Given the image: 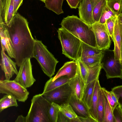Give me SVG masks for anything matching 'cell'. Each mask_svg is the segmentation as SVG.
Segmentation results:
<instances>
[{
  "label": "cell",
  "mask_w": 122,
  "mask_h": 122,
  "mask_svg": "<svg viewBox=\"0 0 122 122\" xmlns=\"http://www.w3.org/2000/svg\"><path fill=\"white\" fill-rule=\"evenodd\" d=\"M7 27L15 52V62L20 67L25 59L33 58L35 39L27 20L18 13Z\"/></svg>",
  "instance_id": "6da1fadb"
},
{
  "label": "cell",
  "mask_w": 122,
  "mask_h": 122,
  "mask_svg": "<svg viewBox=\"0 0 122 122\" xmlns=\"http://www.w3.org/2000/svg\"><path fill=\"white\" fill-rule=\"evenodd\" d=\"M61 25L82 42L97 48L95 35L92 26L77 16H68L62 20Z\"/></svg>",
  "instance_id": "7a4b0ae2"
},
{
  "label": "cell",
  "mask_w": 122,
  "mask_h": 122,
  "mask_svg": "<svg viewBox=\"0 0 122 122\" xmlns=\"http://www.w3.org/2000/svg\"><path fill=\"white\" fill-rule=\"evenodd\" d=\"M33 58L39 64L44 73L50 78L55 74L59 61L41 41L35 39Z\"/></svg>",
  "instance_id": "3957f363"
},
{
  "label": "cell",
  "mask_w": 122,
  "mask_h": 122,
  "mask_svg": "<svg viewBox=\"0 0 122 122\" xmlns=\"http://www.w3.org/2000/svg\"><path fill=\"white\" fill-rule=\"evenodd\" d=\"M27 115V122H51L48 110L51 103L46 99L41 94L33 96Z\"/></svg>",
  "instance_id": "277c9868"
},
{
  "label": "cell",
  "mask_w": 122,
  "mask_h": 122,
  "mask_svg": "<svg viewBox=\"0 0 122 122\" xmlns=\"http://www.w3.org/2000/svg\"><path fill=\"white\" fill-rule=\"evenodd\" d=\"M62 46V54L71 60L76 61L79 57L81 41L62 27L57 30Z\"/></svg>",
  "instance_id": "5b68a950"
},
{
  "label": "cell",
  "mask_w": 122,
  "mask_h": 122,
  "mask_svg": "<svg viewBox=\"0 0 122 122\" xmlns=\"http://www.w3.org/2000/svg\"><path fill=\"white\" fill-rule=\"evenodd\" d=\"M102 52L101 63L102 68L106 72L107 78L122 79V65L119 61L115 60L113 50L107 49L103 51Z\"/></svg>",
  "instance_id": "8992f818"
},
{
  "label": "cell",
  "mask_w": 122,
  "mask_h": 122,
  "mask_svg": "<svg viewBox=\"0 0 122 122\" xmlns=\"http://www.w3.org/2000/svg\"><path fill=\"white\" fill-rule=\"evenodd\" d=\"M0 93L11 95L19 102H25L29 94L26 88L13 80H0Z\"/></svg>",
  "instance_id": "52a82bcc"
},
{
  "label": "cell",
  "mask_w": 122,
  "mask_h": 122,
  "mask_svg": "<svg viewBox=\"0 0 122 122\" xmlns=\"http://www.w3.org/2000/svg\"><path fill=\"white\" fill-rule=\"evenodd\" d=\"M41 94L50 102H53L60 105L69 103L72 95V91L68 83Z\"/></svg>",
  "instance_id": "ba28073f"
},
{
  "label": "cell",
  "mask_w": 122,
  "mask_h": 122,
  "mask_svg": "<svg viewBox=\"0 0 122 122\" xmlns=\"http://www.w3.org/2000/svg\"><path fill=\"white\" fill-rule=\"evenodd\" d=\"M30 59H25L20 66L16 76L14 80L25 88L31 86L36 81L33 75Z\"/></svg>",
  "instance_id": "9c48e42d"
},
{
  "label": "cell",
  "mask_w": 122,
  "mask_h": 122,
  "mask_svg": "<svg viewBox=\"0 0 122 122\" xmlns=\"http://www.w3.org/2000/svg\"><path fill=\"white\" fill-rule=\"evenodd\" d=\"M92 26L94 33L97 48L103 51L109 49L111 40L106 23H94Z\"/></svg>",
  "instance_id": "30bf717a"
},
{
  "label": "cell",
  "mask_w": 122,
  "mask_h": 122,
  "mask_svg": "<svg viewBox=\"0 0 122 122\" xmlns=\"http://www.w3.org/2000/svg\"><path fill=\"white\" fill-rule=\"evenodd\" d=\"M1 46L0 65L4 73L5 79L9 80L14 74L17 75L18 72L16 69V62L6 54L4 48L3 46Z\"/></svg>",
  "instance_id": "8fae6325"
},
{
  "label": "cell",
  "mask_w": 122,
  "mask_h": 122,
  "mask_svg": "<svg viewBox=\"0 0 122 122\" xmlns=\"http://www.w3.org/2000/svg\"><path fill=\"white\" fill-rule=\"evenodd\" d=\"M0 30L1 45L3 46L10 57L15 59V52L7 25L2 21H0Z\"/></svg>",
  "instance_id": "7c38bea8"
},
{
  "label": "cell",
  "mask_w": 122,
  "mask_h": 122,
  "mask_svg": "<svg viewBox=\"0 0 122 122\" xmlns=\"http://www.w3.org/2000/svg\"><path fill=\"white\" fill-rule=\"evenodd\" d=\"M14 0H0V21L7 25L14 17Z\"/></svg>",
  "instance_id": "4fadbf2b"
},
{
  "label": "cell",
  "mask_w": 122,
  "mask_h": 122,
  "mask_svg": "<svg viewBox=\"0 0 122 122\" xmlns=\"http://www.w3.org/2000/svg\"><path fill=\"white\" fill-rule=\"evenodd\" d=\"M80 18L86 23L92 25L95 22L92 15L93 8L90 0H82L78 8Z\"/></svg>",
  "instance_id": "5bb4252c"
},
{
  "label": "cell",
  "mask_w": 122,
  "mask_h": 122,
  "mask_svg": "<svg viewBox=\"0 0 122 122\" xmlns=\"http://www.w3.org/2000/svg\"><path fill=\"white\" fill-rule=\"evenodd\" d=\"M78 70V65L76 61L67 62L59 69L54 76L51 78L54 81L59 77L66 76L70 80L76 76Z\"/></svg>",
  "instance_id": "9a60e30c"
},
{
  "label": "cell",
  "mask_w": 122,
  "mask_h": 122,
  "mask_svg": "<svg viewBox=\"0 0 122 122\" xmlns=\"http://www.w3.org/2000/svg\"><path fill=\"white\" fill-rule=\"evenodd\" d=\"M68 83L71 89L72 95L82 100L85 84L80 76L78 68L76 75L70 79Z\"/></svg>",
  "instance_id": "2e32d148"
},
{
  "label": "cell",
  "mask_w": 122,
  "mask_h": 122,
  "mask_svg": "<svg viewBox=\"0 0 122 122\" xmlns=\"http://www.w3.org/2000/svg\"><path fill=\"white\" fill-rule=\"evenodd\" d=\"M69 103L78 116L91 117L88 107L82 100H80L72 95Z\"/></svg>",
  "instance_id": "e0dca14e"
},
{
  "label": "cell",
  "mask_w": 122,
  "mask_h": 122,
  "mask_svg": "<svg viewBox=\"0 0 122 122\" xmlns=\"http://www.w3.org/2000/svg\"><path fill=\"white\" fill-rule=\"evenodd\" d=\"M114 52L115 60L121 63V48L122 44V34L119 23L117 18L116 19L113 32Z\"/></svg>",
  "instance_id": "ac0fdd59"
},
{
  "label": "cell",
  "mask_w": 122,
  "mask_h": 122,
  "mask_svg": "<svg viewBox=\"0 0 122 122\" xmlns=\"http://www.w3.org/2000/svg\"><path fill=\"white\" fill-rule=\"evenodd\" d=\"M101 87L99 80L97 79L93 95L92 98L91 104L89 109L91 116L97 122V107L99 100L100 91Z\"/></svg>",
  "instance_id": "d6986e66"
},
{
  "label": "cell",
  "mask_w": 122,
  "mask_h": 122,
  "mask_svg": "<svg viewBox=\"0 0 122 122\" xmlns=\"http://www.w3.org/2000/svg\"><path fill=\"white\" fill-rule=\"evenodd\" d=\"M70 80L66 76L59 77L54 81L50 78L46 83L42 93L48 92L67 83Z\"/></svg>",
  "instance_id": "ffe728a7"
},
{
  "label": "cell",
  "mask_w": 122,
  "mask_h": 122,
  "mask_svg": "<svg viewBox=\"0 0 122 122\" xmlns=\"http://www.w3.org/2000/svg\"><path fill=\"white\" fill-rule=\"evenodd\" d=\"M97 78L85 85L82 100L89 109L91 106L92 98Z\"/></svg>",
  "instance_id": "44dd1931"
},
{
  "label": "cell",
  "mask_w": 122,
  "mask_h": 122,
  "mask_svg": "<svg viewBox=\"0 0 122 122\" xmlns=\"http://www.w3.org/2000/svg\"><path fill=\"white\" fill-rule=\"evenodd\" d=\"M97 48L90 46L81 41L79 57L81 59L99 54L102 52Z\"/></svg>",
  "instance_id": "7402d4cb"
},
{
  "label": "cell",
  "mask_w": 122,
  "mask_h": 122,
  "mask_svg": "<svg viewBox=\"0 0 122 122\" xmlns=\"http://www.w3.org/2000/svg\"><path fill=\"white\" fill-rule=\"evenodd\" d=\"M64 0H46L45 7L58 15L64 13L62 6Z\"/></svg>",
  "instance_id": "603a6c76"
},
{
  "label": "cell",
  "mask_w": 122,
  "mask_h": 122,
  "mask_svg": "<svg viewBox=\"0 0 122 122\" xmlns=\"http://www.w3.org/2000/svg\"><path fill=\"white\" fill-rule=\"evenodd\" d=\"M17 100L13 96L6 94L0 100V112L9 107L18 106Z\"/></svg>",
  "instance_id": "cb8c5ba5"
},
{
  "label": "cell",
  "mask_w": 122,
  "mask_h": 122,
  "mask_svg": "<svg viewBox=\"0 0 122 122\" xmlns=\"http://www.w3.org/2000/svg\"><path fill=\"white\" fill-rule=\"evenodd\" d=\"M107 5V0H101L93 8L92 15L95 23L99 21Z\"/></svg>",
  "instance_id": "d4e9b609"
},
{
  "label": "cell",
  "mask_w": 122,
  "mask_h": 122,
  "mask_svg": "<svg viewBox=\"0 0 122 122\" xmlns=\"http://www.w3.org/2000/svg\"><path fill=\"white\" fill-rule=\"evenodd\" d=\"M104 103V122H115L113 111L109 104L102 89Z\"/></svg>",
  "instance_id": "484cf974"
},
{
  "label": "cell",
  "mask_w": 122,
  "mask_h": 122,
  "mask_svg": "<svg viewBox=\"0 0 122 122\" xmlns=\"http://www.w3.org/2000/svg\"><path fill=\"white\" fill-rule=\"evenodd\" d=\"M103 56L102 52L99 54L81 59L87 67H90L100 63Z\"/></svg>",
  "instance_id": "4316f807"
},
{
  "label": "cell",
  "mask_w": 122,
  "mask_h": 122,
  "mask_svg": "<svg viewBox=\"0 0 122 122\" xmlns=\"http://www.w3.org/2000/svg\"><path fill=\"white\" fill-rule=\"evenodd\" d=\"M87 68L88 71L86 84L91 82L98 78L101 70L102 69L101 63L94 66Z\"/></svg>",
  "instance_id": "83f0119b"
},
{
  "label": "cell",
  "mask_w": 122,
  "mask_h": 122,
  "mask_svg": "<svg viewBox=\"0 0 122 122\" xmlns=\"http://www.w3.org/2000/svg\"><path fill=\"white\" fill-rule=\"evenodd\" d=\"M104 103L103 90L101 87L97 107V122H104Z\"/></svg>",
  "instance_id": "f1b7e54d"
},
{
  "label": "cell",
  "mask_w": 122,
  "mask_h": 122,
  "mask_svg": "<svg viewBox=\"0 0 122 122\" xmlns=\"http://www.w3.org/2000/svg\"><path fill=\"white\" fill-rule=\"evenodd\" d=\"M60 109V105L53 102L51 103L49 108L48 113L51 122H57Z\"/></svg>",
  "instance_id": "f546056e"
},
{
  "label": "cell",
  "mask_w": 122,
  "mask_h": 122,
  "mask_svg": "<svg viewBox=\"0 0 122 122\" xmlns=\"http://www.w3.org/2000/svg\"><path fill=\"white\" fill-rule=\"evenodd\" d=\"M107 5L117 16L122 13V0H107Z\"/></svg>",
  "instance_id": "4dcf8cb0"
},
{
  "label": "cell",
  "mask_w": 122,
  "mask_h": 122,
  "mask_svg": "<svg viewBox=\"0 0 122 122\" xmlns=\"http://www.w3.org/2000/svg\"><path fill=\"white\" fill-rule=\"evenodd\" d=\"M60 106V112L68 118L71 119L78 116L69 103L61 104Z\"/></svg>",
  "instance_id": "1f68e13d"
},
{
  "label": "cell",
  "mask_w": 122,
  "mask_h": 122,
  "mask_svg": "<svg viewBox=\"0 0 122 122\" xmlns=\"http://www.w3.org/2000/svg\"><path fill=\"white\" fill-rule=\"evenodd\" d=\"M79 70L80 76L84 82L85 85L86 83L88 73V69L79 57L76 61Z\"/></svg>",
  "instance_id": "d6a6232c"
},
{
  "label": "cell",
  "mask_w": 122,
  "mask_h": 122,
  "mask_svg": "<svg viewBox=\"0 0 122 122\" xmlns=\"http://www.w3.org/2000/svg\"><path fill=\"white\" fill-rule=\"evenodd\" d=\"M117 16H112L107 19L106 22L109 35L113 40V32L115 22Z\"/></svg>",
  "instance_id": "836d02e7"
},
{
  "label": "cell",
  "mask_w": 122,
  "mask_h": 122,
  "mask_svg": "<svg viewBox=\"0 0 122 122\" xmlns=\"http://www.w3.org/2000/svg\"><path fill=\"white\" fill-rule=\"evenodd\" d=\"M116 16L117 15L112 11L107 5L98 22L101 23L105 24L107 19L112 16Z\"/></svg>",
  "instance_id": "e575fe53"
},
{
  "label": "cell",
  "mask_w": 122,
  "mask_h": 122,
  "mask_svg": "<svg viewBox=\"0 0 122 122\" xmlns=\"http://www.w3.org/2000/svg\"><path fill=\"white\" fill-rule=\"evenodd\" d=\"M102 88L105 93L107 101L113 111L114 109L117 106L112 99L110 92L108 91L104 88L102 87Z\"/></svg>",
  "instance_id": "d590c367"
},
{
  "label": "cell",
  "mask_w": 122,
  "mask_h": 122,
  "mask_svg": "<svg viewBox=\"0 0 122 122\" xmlns=\"http://www.w3.org/2000/svg\"><path fill=\"white\" fill-rule=\"evenodd\" d=\"M113 114L115 122H122V115L117 106L113 110Z\"/></svg>",
  "instance_id": "8d00e7d4"
},
{
  "label": "cell",
  "mask_w": 122,
  "mask_h": 122,
  "mask_svg": "<svg viewBox=\"0 0 122 122\" xmlns=\"http://www.w3.org/2000/svg\"><path fill=\"white\" fill-rule=\"evenodd\" d=\"M112 91L122 99V85L113 87L112 89Z\"/></svg>",
  "instance_id": "74e56055"
},
{
  "label": "cell",
  "mask_w": 122,
  "mask_h": 122,
  "mask_svg": "<svg viewBox=\"0 0 122 122\" xmlns=\"http://www.w3.org/2000/svg\"><path fill=\"white\" fill-rule=\"evenodd\" d=\"M66 0L69 5L72 9H76L78 7L79 4L80 2V0Z\"/></svg>",
  "instance_id": "f35d334b"
},
{
  "label": "cell",
  "mask_w": 122,
  "mask_h": 122,
  "mask_svg": "<svg viewBox=\"0 0 122 122\" xmlns=\"http://www.w3.org/2000/svg\"><path fill=\"white\" fill-rule=\"evenodd\" d=\"M23 0H14V16L17 13L18 9L22 4Z\"/></svg>",
  "instance_id": "ab89813d"
},
{
  "label": "cell",
  "mask_w": 122,
  "mask_h": 122,
  "mask_svg": "<svg viewBox=\"0 0 122 122\" xmlns=\"http://www.w3.org/2000/svg\"><path fill=\"white\" fill-rule=\"evenodd\" d=\"M70 122V119L66 117L60 112L59 114L57 122Z\"/></svg>",
  "instance_id": "60d3db41"
},
{
  "label": "cell",
  "mask_w": 122,
  "mask_h": 122,
  "mask_svg": "<svg viewBox=\"0 0 122 122\" xmlns=\"http://www.w3.org/2000/svg\"><path fill=\"white\" fill-rule=\"evenodd\" d=\"M80 122H97L91 117H83L78 116Z\"/></svg>",
  "instance_id": "b9f144b4"
},
{
  "label": "cell",
  "mask_w": 122,
  "mask_h": 122,
  "mask_svg": "<svg viewBox=\"0 0 122 122\" xmlns=\"http://www.w3.org/2000/svg\"><path fill=\"white\" fill-rule=\"evenodd\" d=\"M112 98L113 100L115 102L117 106L119 102V100L120 97L118 95L116 94L112 91H110Z\"/></svg>",
  "instance_id": "7bdbcfd3"
},
{
  "label": "cell",
  "mask_w": 122,
  "mask_h": 122,
  "mask_svg": "<svg viewBox=\"0 0 122 122\" xmlns=\"http://www.w3.org/2000/svg\"><path fill=\"white\" fill-rule=\"evenodd\" d=\"M15 122H27V118L26 116H23L20 115L18 117L15 121Z\"/></svg>",
  "instance_id": "ee69618b"
},
{
  "label": "cell",
  "mask_w": 122,
  "mask_h": 122,
  "mask_svg": "<svg viewBox=\"0 0 122 122\" xmlns=\"http://www.w3.org/2000/svg\"><path fill=\"white\" fill-rule=\"evenodd\" d=\"M117 18L120 24L122 34V13L117 16Z\"/></svg>",
  "instance_id": "f6af8a7d"
},
{
  "label": "cell",
  "mask_w": 122,
  "mask_h": 122,
  "mask_svg": "<svg viewBox=\"0 0 122 122\" xmlns=\"http://www.w3.org/2000/svg\"><path fill=\"white\" fill-rule=\"evenodd\" d=\"M93 9L95 6L101 0H90Z\"/></svg>",
  "instance_id": "bcb514c9"
},
{
  "label": "cell",
  "mask_w": 122,
  "mask_h": 122,
  "mask_svg": "<svg viewBox=\"0 0 122 122\" xmlns=\"http://www.w3.org/2000/svg\"><path fill=\"white\" fill-rule=\"evenodd\" d=\"M117 106L120 112L122 115V104L119 102Z\"/></svg>",
  "instance_id": "7dc6e473"
},
{
  "label": "cell",
  "mask_w": 122,
  "mask_h": 122,
  "mask_svg": "<svg viewBox=\"0 0 122 122\" xmlns=\"http://www.w3.org/2000/svg\"><path fill=\"white\" fill-rule=\"evenodd\" d=\"M121 62L122 65V44L121 48Z\"/></svg>",
  "instance_id": "c3c4849f"
},
{
  "label": "cell",
  "mask_w": 122,
  "mask_h": 122,
  "mask_svg": "<svg viewBox=\"0 0 122 122\" xmlns=\"http://www.w3.org/2000/svg\"><path fill=\"white\" fill-rule=\"evenodd\" d=\"M41 0V1H42L43 2L45 3L46 0Z\"/></svg>",
  "instance_id": "681fc988"
},
{
  "label": "cell",
  "mask_w": 122,
  "mask_h": 122,
  "mask_svg": "<svg viewBox=\"0 0 122 122\" xmlns=\"http://www.w3.org/2000/svg\"><path fill=\"white\" fill-rule=\"evenodd\" d=\"M80 2H81L82 0H80Z\"/></svg>",
  "instance_id": "f907efd6"
},
{
  "label": "cell",
  "mask_w": 122,
  "mask_h": 122,
  "mask_svg": "<svg viewBox=\"0 0 122 122\" xmlns=\"http://www.w3.org/2000/svg\"></svg>",
  "instance_id": "816d5d0a"
}]
</instances>
